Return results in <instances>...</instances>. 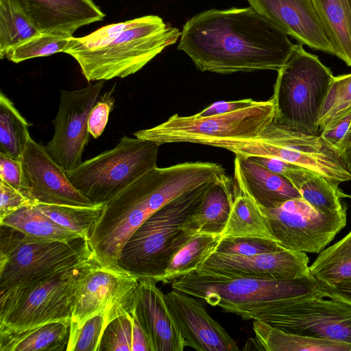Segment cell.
<instances>
[{"label":"cell","mask_w":351,"mask_h":351,"mask_svg":"<svg viewBox=\"0 0 351 351\" xmlns=\"http://www.w3.org/2000/svg\"><path fill=\"white\" fill-rule=\"evenodd\" d=\"M167 313L186 346L198 351H237L236 341L195 297L173 289L164 293Z\"/></svg>","instance_id":"obj_18"},{"label":"cell","mask_w":351,"mask_h":351,"mask_svg":"<svg viewBox=\"0 0 351 351\" xmlns=\"http://www.w3.org/2000/svg\"><path fill=\"white\" fill-rule=\"evenodd\" d=\"M223 237H252L274 241L259 206L236 186ZM275 242V241H274Z\"/></svg>","instance_id":"obj_29"},{"label":"cell","mask_w":351,"mask_h":351,"mask_svg":"<svg viewBox=\"0 0 351 351\" xmlns=\"http://www.w3.org/2000/svg\"><path fill=\"white\" fill-rule=\"evenodd\" d=\"M257 101H254L252 99L228 101H219L210 104L195 115L197 117H206L229 113L244 108L252 106Z\"/></svg>","instance_id":"obj_44"},{"label":"cell","mask_w":351,"mask_h":351,"mask_svg":"<svg viewBox=\"0 0 351 351\" xmlns=\"http://www.w3.org/2000/svg\"><path fill=\"white\" fill-rule=\"evenodd\" d=\"M305 252L281 250L243 256L214 252L195 271L217 275L274 280H295L310 276Z\"/></svg>","instance_id":"obj_16"},{"label":"cell","mask_w":351,"mask_h":351,"mask_svg":"<svg viewBox=\"0 0 351 351\" xmlns=\"http://www.w3.org/2000/svg\"><path fill=\"white\" fill-rule=\"evenodd\" d=\"M180 35L160 16L147 15L72 36L64 53L77 62L88 82L106 81L136 73Z\"/></svg>","instance_id":"obj_3"},{"label":"cell","mask_w":351,"mask_h":351,"mask_svg":"<svg viewBox=\"0 0 351 351\" xmlns=\"http://www.w3.org/2000/svg\"><path fill=\"white\" fill-rule=\"evenodd\" d=\"M104 205L83 206L38 203L36 206L57 223L88 240Z\"/></svg>","instance_id":"obj_34"},{"label":"cell","mask_w":351,"mask_h":351,"mask_svg":"<svg viewBox=\"0 0 351 351\" xmlns=\"http://www.w3.org/2000/svg\"><path fill=\"white\" fill-rule=\"evenodd\" d=\"M320 285L324 291L351 302V278L330 287Z\"/></svg>","instance_id":"obj_46"},{"label":"cell","mask_w":351,"mask_h":351,"mask_svg":"<svg viewBox=\"0 0 351 351\" xmlns=\"http://www.w3.org/2000/svg\"><path fill=\"white\" fill-rule=\"evenodd\" d=\"M0 225L14 228L32 238L70 242L80 238L43 213L36 205L23 207L0 219Z\"/></svg>","instance_id":"obj_30"},{"label":"cell","mask_w":351,"mask_h":351,"mask_svg":"<svg viewBox=\"0 0 351 351\" xmlns=\"http://www.w3.org/2000/svg\"><path fill=\"white\" fill-rule=\"evenodd\" d=\"M37 204L22 191L0 180V219L23 207Z\"/></svg>","instance_id":"obj_41"},{"label":"cell","mask_w":351,"mask_h":351,"mask_svg":"<svg viewBox=\"0 0 351 351\" xmlns=\"http://www.w3.org/2000/svg\"><path fill=\"white\" fill-rule=\"evenodd\" d=\"M152 279L138 280L132 315L143 330L151 351H182L186 343L171 319L163 292Z\"/></svg>","instance_id":"obj_20"},{"label":"cell","mask_w":351,"mask_h":351,"mask_svg":"<svg viewBox=\"0 0 351 351\" xmlns=\"http://www.w3.org/2000/svg\"><path fill=\"white\" fill-rule=\"evenodd\" d=\"M222 238V234H215L192 235L171 256L161 282L171 283L174 280L199 269L215 252Z\"/></svg>","instance_id":"obj_28"},{"label":"cell","mask_w":351,"mask_h":351,"mask_svg":"<svg viewBox=\"0 0 351 351\" xmlns=\"http://www.w3.org/2000/svg\"><path fill=\"white\" fill-rule=\"evenodd\" d=\"M286 178L298 190L302 198L321 212L334 213L346 206L341 199L348 197V195L341 190L338 182L299 166L293 168Z\"/></svg>","instance_id":"obj_26"},{"label":"cell","mask_w":351,"mask_h":351,"mask_svg":"<svg viewBox=\"0 0 351 351\" xmlns=\"http://www.w3.org/2000/svg\"><path fill=\"white\" fill-rule=\"evenodd\" d=\"M309 269L312 276L324 286H333L351 278V230L320 252Z\"/></svg>","instance_id":"obj_31"},{"label":"cell","mask_w":351,"mask_h":351,"mask_svg":"<svg viewBox=\"0 0 351 351\" xmlns=\"http://www.w3.org/2000/svg\"><path fill=\"white\" fill-rule=\"evenodd\" d=\"M171 287L244 320H255L286 300L322 291L320 283L312 275L295 280H274L198 271L174 280Z\"/></svg>","instance_id":"obj_4"},{"label":"cell","mask_w":351,"mask_h":351,"mask_svg":"<svg viewBox=\"0 0 351 351\" xmlns=\"http://www.w3.org/2000/svg\"><path fill=\"white\" fill-rule=\"evenodd\" d=\"M104 84L105 80H99L77 90H60L58 110L52 121L54 134L45 147L66 172L82 162L90 135L88 117L100 97Z\"/></svg>","instance_id":"obj_15"},{"label":"cell","mask_w":351,"mask_h":351,"mask_svg":"<svg viewBox=\"0 0 351 351\" xmlns=\"http://www.w3.org/2000/svg\"><path fill=\"white\" fill-rule=\"evenodd\" d=\"M285 33L315 50L335 56L312 0H247Z\"/></svg>","instance_id":"obj_19"},{"label":"cell","mask_w":351,"mask_h":351,"mask_svg":"<svg viewBox=\"0 0 351 351\" xmlns=\"http://www.w3.org/2000/svg\"><path fill=\"white\" fill-rule=\"evenodd\" d=\"M70 38L41 34L34 37L8 52V60L19 63L34 58L64 52Z\"/></svg>","instance_id":"obj_35"},{"label":"cell","mask_w":351,"mask_h":351,"mask_svg":"<svg viewBox=\"0 0 351 351\" xmlns=\"http://www.w3.org/2000/svg\"><path fill=\"white\" fill-rule=\"evenodd\" d=\"M0 180L23 192V168L21 158H14L0 152Z\"/></svg>","instance_id":"obj_42"},{"label":"cell","mask_w":351,"mask_h":351,"mask_svg":"<svg viewBox=\"0 0 351 351\" xmlns=\"http://www.w3.org/2000/svg\"><path fill=\"white\" fill-rule=\"evenodd\" d=\"M29 123L13 102L0 93V152L21 158L30 138Z\"/></svg>","instance_id":"obj_33"},{"label":"cell","mask_w":351,"mask_h":351,"mask_svg":"<svg viewBox=\"0 0 351 351\" xmlns=\"http://www.w3.org/2000/svg\"><path fill=\"white\" fill-rule=\"evenodd\" d=\"M276 242L252 237H223L215 252L243 256L283 250Z\"/></svg>","instance_id":"obj_39"},{"label":"cell","mask_w":351,"mask_h":351,"mask_svg":"<svg viewBox=\"0 0 351 351\" xmlns=\"http://www.w3.org/2000/svg\"><path fill=\"white\" fill-rule=\"evenodd\" d=\"M206 145L227 149L235 156L278 158L339 184L351 180V172L339 151L320 134L289 130L273 122L256 137L222 138Z\"/></svg>","instance_id":"obj_8"},{"label":"cell","mask_w":351,"mask_h":351,"mask_svg":"<svg viewBox=\"0 0 351 351\" xmlns=\"http://www.w3.org/2000/svg\"><path fill=\"white\" fill-rule=\"evenodd\" d=\"M348 167L349 170L351 172V163L348 166Z\"/></svg>","instance_id":"obj_48"},{"label":"cell","mask_w":351,"mask_h":351,"mask_svg":"<svg viewBox=\"0 0 351 351\" xmlns=\"http://www.w3.org/2000/svg\"><path fill=\"white\" fill-rule=\"evenodd\" d=\"M71 319L50 322L33 328L0 333V351L66 350Z\"/></svg>","instance_id":"obj_24"},{"label":"cell","mask_w":351,"mask_h":351,"mask_svg":"<svg viewBox=\"0 0 351 351\" xmlns=\"http://www.w3.org/2000/svg\"><path fill=\"white\" fill-rule=\"evenodd\" d=\"M37 29L71 38L80 27L104 19L93 0H15Z\"/></svg>","instance_id":"obj_21"},{"label":"cell","mask_w":351,"mask_h":351,"mask_svg":"<svg viewBox=\"0 0 351 351\" xmlns=\"http://www.w3.org/2000/svg\"><path fill=\"white\" fill-rule=\"evenodd\" d=\"M92 254L88 240L83 237L70 242L42 240L0 225V295L74 269Z\"/></svg>","instance_id":"obj_6"},{"label":"cell","mask_w":351,"mask_h":351,"mask_svg":"<svg viewBox=\"0 0 351 351\" xmlns=\"http://www.w3.org/2000/svg\"><path fill=\"white\" fill-rule=\"evenodd\" d=\"M351 124V108L332 119L319 133L322 137L337 149Z\"/></svg>","instance_id":"obj_43"},{"label":"cell","mask_w":351,"mask_h":351,"mask_svg":"<svg viewBox=\"0 0 351 351\" xmlns=\"http://www.w3.org/2000/svg\"><path fill=\"white\" fill-rule=\"evenodd\" d=\"M260 207L274 241L285 250L319 253L346 225L347 207L334 213L317 210L303 198L277 208Z\"/></svg>","instance_id":"obj_14"},{"label":"cell","mask_w":351,"mask_h":351,"mask_svg":"<svg viewBox=\"0 0 351 351\" xmlns=\"http://www.w3.org/2000/svg\"><path fill=\"white\" fill-rule=\"evenodd\" d=\"M347 167L351 163V124L346 134L337 147Z\"/></svg>","instance_id":"obj_47"},{"label":"cell","mask_w":351,"mask_h":351,"mask_svg":"<svg viewBox=\"0 0 351 351\" xmlns=\"http://www.w3.org/2000/svg\"><path fill=\"white\" fill-rule=\"evenodd\" d=\"M236 184L226 173L211 182L199 207L181 228L190 234H222L234 198Z\"/></svg>","instance_id":"obj_23"},{"label":"cell","mask_w":351,"mask_h":351,"mask_svg":"<svg viewBox=\"0 0 351 351\" xmlns=\"http://www.w3.org/2000/svg\"><path fill=\"white\" fill-rule=\"evenodd\" d=\"M81 265L34 286L0 295V333L71 319Z\"/></svg>","instance_id":"obj_12"},{"label":"cell","mask_w":351,"mask_h":351,"mask_svg":"<svg viewBox=\"0 0 351 351\" xmlns=\"http://www.w3.org/2000/svg\"><path fill=\"white\" fill-rule=\"evenodd\" d=\"M115 84L102 95L92 108L88 120V130L91 136L97 138L104 132L109 114L114 106L113 93Z\"/></svg>","instance_id":"obj_40"},{"label":"cell","mask_w":351,"mask_h":351,"mask_svg":"<svg viewBox=\"0 0 351 351\" xmlns=\"http://www.w3.org/2000/svg\"><path fill=\"white\" fill-rule=\"evenodd\" d=\"M139 279L117 263L102 260L93 253L80 267L69 331L80 329L90 318L103 315L108 323L132 314Z\"/></svg>","instance_id":"obj_11"},{"label":"cell","mask_w":351,"mask_h":351,"mask_svg":"<svg viewBox=\"0 0 351 351\" xmlns=\"http://www.w3.org/2000/svg\"><path fill=\"white\" fill-rule=\"evenodd\" d=\"M259 350L267 351H351V344L289 332L253 320Z\"/></svg>","instance_id":"obj_25"},{"label":"cell","mask_w":351,"mask_h":351,"mask_svg":"<svg viewBox=\"0 0 351 351\" xmlns=\"http://www.w3.org/2000/svg\"><path fill=\"white\" fill-rule=\"evenodd\" d=\"M226 173L215 162H186L155 167L104 203L88 238L93 253L117 263L132 234L172 199Z\"/></svg>","instance_id":"obj_2"},{"label":"cell","mask_w":351,"mask_h":351,"mask_svg":"<svg viewBox=\"0 0 351 351\" xmlns=\"http://www.w3.org/2000/svg\"><path fill=\"white\" fill-rule=\"evenodd\" d=\"M348 197L351 199V195H348Z\"/></svg>","instance_id":"obj_49"},{"label":"cell","mask_w":351,"mask_h":351,"mask_svg":"<svg viewBox=\"0 0 351 351\" xmlns=\"http://www.w3.org/2000/svg\"><path fill=\"white\" fill-rule=\"evenodd\" d=\"M275 116V106L271 97L257 101L252 106L229 113L197 117H170L166 121L151 128L134 133L136 138L152 141L159 146L171 143H192L206 145L222 138L256 137Z\"/></svg>","instance_id":"obj_10"},{"label":"cell","mask_w":351,"mask_h":351,"mask_svg":"<svg viewBox=\"0 0 351 351\" xmlns=\"http://www.w3.org/2000/svg\"><path fill=\"white\" fill-rule=\"evenodd\" d=\"M15 0H0V57L13 48L40 35Z\"/></svg>","instance_id":"obj_32"},{"label":"cell","mask_w":351,"mask_h":351,"mask_svg":"<svg viewBox=\"0 0 351 351\" xmlns=\"http://www.w3.org/2000/svg\"><path fill=\"white\" fill-rule=\"evenodd\" d=\"M158 148L152 141L124 135L114 148L82 162L66 175L90 202L104 204L157 167Z\"/></svg>","instance_id":"obj_9"},{"label":"cell","mask_w":351,"mask_h":351,"mask_svg":"<svg viewBox=\"0 0 351 351\" xmlns=\"http://www.w3.org/2000/svg\"><path fill=\"white\" fill-rule=\"evenodd\" d=\"M178 49L197 69L221 74L278 71L295 44L279 26L252 7L211 9L184 24Z\"/></svg>","instance_id":"obj_1"},{"label":"cell","mask_w":351,"mask_h":351,"mask_svg":"<svg viewBox=\"0 0 351 351\" xmlns=\"http://www.w3.org/2000/svg\"><path fill=\"white\" fill-rule=\"evenodd\" d=\"M210 182L177 197L148 217L123 245L118 265L139 280L161 282L171 256L193 235L181 226L199 207Z\"/></svg>","instance_id":"obj_5"},{"label":"cell","mask_w":351,"mask_h":351,"mask_svg":"<svg viewBox=\"0 0 351 351\" xmlns=\"http://www.w3.org/2000/svg\"><path fill=\"white\" fill-rule=\"evenodd\" d=\"M108 321L103 315H95L84 325L69 331L66 351H99L101 339Z\"/></svg>","instance_id":"obj_37"},{"label":"cell","mask_w":351,"mask_h":351,"mask_svg":"<svg viewBox=\"0 0 351 351\" xmlns=\"http://www.w3.org/2000/svg\"><path fill=\"white\" fill-rule=\"evenodd\" d=\"M351 108V73L335 77L319 117V133L335 117Z\"/></svg>","instance_id":"obj_36"},{"label":"cell","mask_w":351,"mask_h":351,"mask_svg":"<svg viewBox=\"0 0 351 351\" xmlns=\"http://www.w3.org/2000/svg\"><path fill=\"white\" fill-rule=\"evenodd\" d=\"M133 319L132 351H151L143 330L137 322Z\"/></svg>","instance_id":"obj_45"},{"label":"cell","mask_w":351,"mask_h":351,"mask_svg":"<svg viewBox=\"0 0 351 351\" xmlns=\"http://www.w3.org/2000/svg\"><path fill=\"white\" fill-rule=\"evenodd\" d=\"M23 193L37 203L89 206L92 202L70 182L66 172L31 137L21 156Z\"/></svg>","instance_id":"obj_17"},{"label":"cell","mask_w":351,"mask_h":351,"mask_svg":"<svg viewBox=\"0 0 351 351\" xmlns=\"http://www.w3.org/2000/svg\"><path fill=\"white\" fill-rule=\"evenodd\" d=\"M335 56L351 66V0H312Z\"/></svg>","instance_id":"obj_27"},{"label":"cell","mask_w":351,"mask_h":351,"mask_svg":"<svg viewBox=\"0 0 351 351\" xmlns=\"http://www.w3.org/2000/svg\"><path fill=\"white\" fill-rule=\"evenodd\" d=\"M255 320L289 332L351 344V302L322 288L319 293L286 300Z\"/></svg>","instance_id":"obj_13"},{"label":"cell","mask_w":351,"mask_h":351,"mask_svg":"<svg viewBox=\"0 0 351 351\" xmlns=\"http://www.w3.org/2000/svg\"><path fill=\"white\" fill-rule=\"evenodd\" d=\"M234 173L237 189L261 207L277 208L287 200L302 198L287 178L269 171L249 157L236 155Z\"/></svg>","instance_id":"obj_22"},{"label":"cell","mask_w":351,"mask_h":351,"mask_svg":"<svg viewBox=\"0 0 351 351\" xmlns=\"http://www.w3.org/2000/svg\"><path fill=\"white\" fill-rule=\"evenodd\" d=\"M132 314L112 319L104 329L99 351H132Z\"/></svg>","instance_id":"obj_38"},{"label":"cell","mask_w":351,"mask_h":351,"mask_svg":"<svg viewBox=\"0 0 351 351\" xmlns=\"http://www.w3.org/2000/svg\"><path fill=\"white\" fill-rule=\"evenodd\" d=\"M333 78L317 56L305 51L302 44L294 45L278 71L271 97L273 123L289 130L319 134L320 114Z\"/></svg>","instance_id":"obj_7"}]
</instances>
